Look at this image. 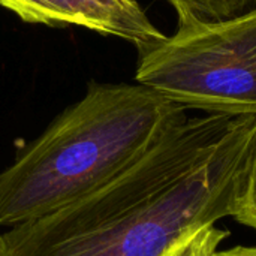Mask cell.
<instances>
[{
	"instance_id": "cell-6",
	"label": "cell",
	"mask_w": 256,
	"mask_h": 256,
	"mask_svg": "<svg viewBox=\"0 0 256 256\" xmlns=\"http://www.w3.org/2000/svg\"><path fill=\"white\" fill-rule=\"evenodd\" d=\"M236 219L240 224H244L256 231V141L250 158V166L246 182L244 195L242 198V204L236 214Z\"/></svg>"
},
{
	"instance_id": "cell-4",
	"label": "cell",
	"mask_w": 256,
	"mask_h": 256,
	"mask_svg": "<svg viewBox=\"0 0 256 256\" xmlns=\"http://www.w3.org/2000/svg\"><path fill=\"white\" fill-rule=\"evenodd\" d=\"M0 6L27 24L81 27L123 39L138 51L166 36L136 0H0Z\"/></svg>"
},
{
	"instance_id": "cell-1",
	"label": "cell",
	"mask_w": 256,
	"mask_h": 256,
	"mask_svg": "<svg viewBox=\"0 0 256 256\" xmlns=\"http://www.w3.org/2000/svg\"><path fill=\"white\" fill-rule=\"evenodd\" d=\"M256 141V116L178 120L108 186L0 234V256H165L236 218Z\"/></svg>"
},
{
	"instance_id": "cell-2",
	"label": "cell",
	"mask_w": 256,
	"mask_h": 256,
	"mask_svg": "<svg viewBox=\"0 0 256 256\" xmlns=\"http://www.w3.org/2000/svg\"><path fill=\"white\" fill-rule=\"evenodd\" d=\"M184 116V106L142 84L90 82L0 171V228L36 220L108 186Z\"/></svg>"
},
{
	"instance_id": "cell-3",
	"label": "cell",
	"mask_w": 256,
	"mask_h": 256,
	"mask_svg": "<svg viewBox=\"0 0 256 256\" xmlns=\"http://www.w3.org/2000/svg\"><path fill=\"white\" fill-rule=\"evenodd\" d=\"M135 80L186 110L256 116V10L178 27L138 51Z\"/></svg>"
},
{
	"instance_id": "cell-5",
	"label": "cell",
	"mask_w": 256,
	"mask_h": 256,
	"mask_svg": "<svg viewBox=\"0 0 256 256\" xmlns=\"http://www.w3.org/2000/svg\"><path fill=\"white\" fill-rule=\"evenodd\" d=\"M176 10L178 27L225 22L256 10V0H166Z\"/></svg>"
},
{
	"instance_id": "cell-7",
	"label": "cell",
	"mask_w": 256,
	"mask_h": 256,
	"mask_svg": "<svg viewBox=\"0 0 256 256\" xmlns=\"http://www.w3.org/2000/svg\"><path fill=\"white\" fill-rule=\"evenodd\" d=\"M213 256H256V248H234L224 252H214Z\"/></svg>"
},
{
	"instance_id": "cell-8",
	"label": "cell",
	"mask_w": 256,
	"mask_h": 256,
	"mask_svg": "<svg viewBox=\"0 0 256 256\" xmlns=\"http://www.w3.org/2000/svg\"><path fill=\"white\" fill-rule=\"evenodd\" d=\"M0 234H2V232H0Z\"/></svg>"
}]
</instances>
